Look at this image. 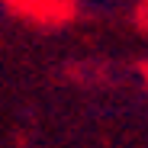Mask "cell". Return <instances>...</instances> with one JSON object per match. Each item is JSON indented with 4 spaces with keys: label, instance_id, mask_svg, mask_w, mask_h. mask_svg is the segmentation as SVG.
Listing matches in <instances>:
<instances>
[]
</instances>
